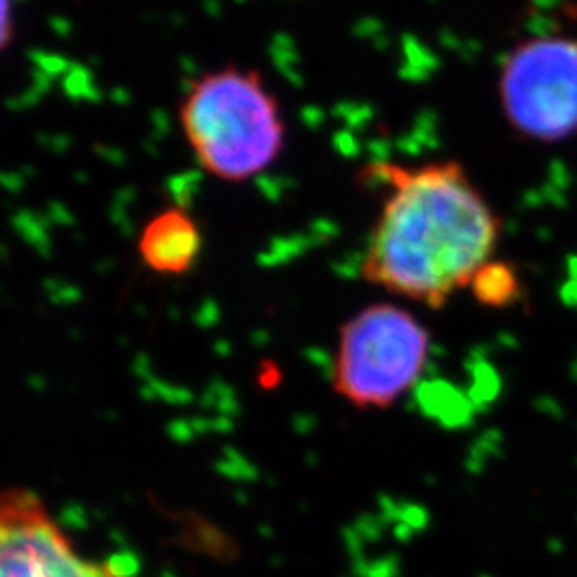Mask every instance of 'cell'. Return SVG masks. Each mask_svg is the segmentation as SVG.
Here are the masks:
<instances>
[{
  "instance_id": "obj_1",
  "label": "cell",
  "mask_w": 577,
  "mask_h": 577,
  "mask_svg": "<svg viewBox=\"0 0 577 577\" xmlns=\"http://www.w3.org/2000/svg\"><path fill=\"white\" fill-rule=\"evenodd\" d=\"M387 184L362 276L392 295L443 308L494 257L501 218L458 161L370 169Z\"/></svg>"
},
{
  "instance_id": "obj_2",
  "label": "cell",
  "mask_w": 577,
  "mask_h": 577,
  "mask_svg": "<svg viewBox=\"0 0 577 577\" xmlns=\"http://www.w3.org/2000/svg\"><path fill=\"white\" fill-rule=\"evenodd\" d=\"M180 124L199 165L223 182H248L283 154L287 127L259 71L201 75L180 105Z\"/></svg>"
},
{
  "instance_id": "obj_3",
  "label": "cell",
  "mask_w": 577,
  "mask_h": 577,
  "mask_svg": "<svg viewBox=\"0 0 577 577\" xmlns=\"http://www.w3.org/2000/svg\"><path fill=\"white\" fill-rule=\"evenodd\" d=\"M430 332L407 308L379 302L340 327L332 381L357 409H389L426 370Z\"/></svg>"
},
{
  "instance_id": "obj_4",
  "label": "cell",
  "mask_w": 577,
  "mask_h": 577,
  "mask_svg": "<svg viewBox=\"0 0 577 577\" xmlns=\"http://www.w3.org/2000/svg\"><path fill=\"white\" fill-rule=\"evenodd\" d=\"M498 97L509 129L528 142L560 144L577 135V37H528L505 54Z\"/></svg>"
},
{
  "instance_id": "obj_5",
  "label": "cell",
  "mask_w": 577,
  "mask_h": 577,
  "mask_svg": "<svg viewBox=\"0 0 577 577\" xmlns=\"http://www.w3.org/2000/svg\"><path fill=\"white\" fill-rule=\"evenodd\" d=\"M0 577H124L75 550L41 498L0 492Z\"/></svg>"
},
{
  "instance_id": "obj_6",
  "label": "cell",
  "mask_w": 577,
  "mask_h": 577,
  "mask_svg": "<svg viewBox=\"0 0 577 577\" xmlns=\"http://www.w3.org/2000/svg\"><path fill=\"white\" fill-rule=\"evenodd\" d=\"M201 253V231L195 218L182 208L159 212L144 227L139 255L150 270L159 274H186Z\"/></svg>"
},
{
  "instance_id": "obj_7",
  "label": "cell",
  "mask_w": 577,
  "mask_h": 577,
  "mask_svg": "<svg viewBox=\"0 0 577 577\" xmlns=\"http://www.w3.org/2000/svg\"><path fill=\"white\" fill-rule=\"evenodd\" d=\"M471 291L481 306L509 308L522 300V280L511 263L492 259L473 278Z\"/></svg>"
},
{
  "instance_id": "obj_8",
  "label": "cell",
  "mask_w": 577,
  "mask_h": 577,
  "mask_svg": "<svg viewBox=\"0 0 577 577\" xmlns=\"http://www.w3.org/2000/svg\"><path fill=\"white\" fill-rule=\"evenodd\" d=\"M15 35L13 0H0V54H3Z\"/></svg>"
}]
</instances>
